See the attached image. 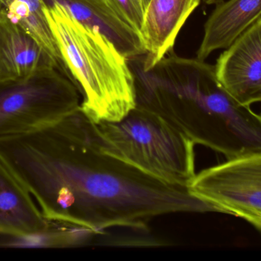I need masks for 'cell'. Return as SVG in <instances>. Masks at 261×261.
I'll return each instance as SVG.
<instances>
[{
    "label": "cell",
    "instance_id": "3957f363",
    "mask_svg": "<svg viewBox=\"0 0 261 261\" xmlns=\"http://www.w3.org/2000/svg\"><path fill=\"white\" fill-rule=\"evenodd\" d=\"M96 124L104 153L167 185L187 188L196 176V144L159 112L137 104L120 121Z\"/></svg>",
    "mask_w": 261,
    "mask_h": 261
},
{
    "label": "cell",
    "instance_id": "6da1fadb",
    "mask_svg": "<svg viewBox=\"0 0 261 261\" xmlns=\"http://www.w3.org/2000/svg\"><path fill=\"white\" fill-rule=\"evenodd\" d=\"M0 156L47 221L97 234L115 228L148 234L159 216L218 212L188 188L104 153L97 124L81 107L47 127L0 139Z\"/></svg>",
    "mask_w": 261,
    "mask_h": 261
},
{
    "label": "cell",
    "instance_id": "52a82bcc",
    "mask_svg": "<svg viewBox=\"0 0 261 261\" xmlns=\"http://www.w3.org/2000/svg\"><path fill=\"white\" fill-rule=\"evenodd\" d=\"M55 225L43 216L29 190L0 156V236L38 237Z\"/></svg>",
    "mask_w": 261,
    "mask_h": 261
},
{
    "label": "cell",
    "instance_id": "9a60e30c",
    "mask_svg": "<svg viewBox=\"0 0 261 261\" xmlns=\"http://www.w3.org/2000/svg\"><path fill=\"white\" fill-rule=\"evenodd\" d=\"M6 0H0V9L6 8Z\"/></svg>",
    "mask_w": 261,
    "mask_h": 261
},
{
    "label": "cell",
    "instance_id": "8fae6325",
    "mask_svg": "<svg viewBox=\"0 0 261 261\" xmlns=\"http://www.w3.org/2000/svg\"><path fill=\"white\" fill-rule=\"evenodd\" d=\"M261 16V0H228L216 5L204 26L197 58L205 61L213 52L226 49Z\"/></svg>",
    "mask_w": 261,
    "mask_h": 261
},
{
    "label": "cell",
    "instance_id": "4fadbf2b",
    "mask_svg": "<svg viewBox=\"0 0 261 261\" xmlns=\"http://www.w3.org/2000/svg\"><path fill=\"white\" fill-rule=\"evenodd\" d=\"M115 13L128 26L141 35L144 21V9L142 0H105Z\"/></svg>",
    "mask_w": 261,
    "mask_h": 261
},
{
    "label": "cell",
    "instance_id": "2e32d148",
    "mask_svg": "<svg viewBox=\"0 0 261 261\" xmlns=\"http://www.w3.org/2000/svg\"><path fill=\"white\" fill-rule=\"evenodd\" d=\"M149 2L150 0H142L143 5H144V9H146V7H147V5H148Z\"/></svg>",
    "mask_w": 261,
    "mask_h": 261
},
{
    "label": "cell",
    "instance_id": "8992f818",
    "mask_svg": "<svg viewBox=\"0 0 261 261\" xmlns=\"http://www.w3.org/2000/svg\"><path fill=\"white\" fill-rule=\"evenodd\" d=\"M216 76L239 103L261 102V16L242 32L221 54Z\"/></svg>",
    "mask_w": 261,
    "mask_h": 261
},
{
    "label": "cell",
    "instance_id": "277c9868",
    "mask_svg": "<svg viewBox=\"0 0 261 261\" xmlns=\"http://www.w3.org/2000/svg\"><path fill=\"white\" fill-rule=\"evenodd\" d=\"M80 106L77 87L55 67L0 81V139L47 127Z\"/></svg>",
    "mask_w": 261,
    "mask_h": 261
},
{
    "label": "cell",
    "instance_id": "7c38bea8",
    "mask_svg": "<svg viewBox=\"0 0 261 261\" xmlns=\"http://www.w3.org/2000/svg\"><path fill=\"white\" fill-rule=\"evenodd\" d=\"M44 0H6V9L12 21L33 35L58 64L60 70L68 76L61 52L44 15Z\"/></svg>",
    "mask_w": 261,
    "mask_h": 261
},
{
    "label": "cell",
    "instance_id": "5b68a950",
    "mask_svg": "<svg viewBox=\"0 0 261 261\" xmlns=\"http://www.w3.org/2000/svg\"><path fill=\"white\" fill-rule=\"evenodd\" d=\"M187 188L219 212L242 218L261 231V152L205 169Z\"/></svg>",
    "mask_w": 261,
    "mask_h": 261
},
{
    "label": "cell",
    "instance_id": "ba28073f",
    "mask_svg": "<svg viewBox=\"0 0 261 261\" xmlns=\"http://www.w3.org/2000/svg\"><path fill=\"white\" fill-rule=\"evenodd\" d=\"M202 0H150L141 30L146 54L139 57L148 70L173 50L175 41L187 18Z\"/></svg>",
    "mask_w": 261,
    "mask_h": 261
},
{
    "label": "cell",
    "instance_id": "5bb4252c",
    "mask_svg": "<svg viewBox=\"0 0 261 261\" xmlns=\"http://www.w3.org/2000/svg\"><path fill=\"white\" fill-rule=\"evenodd\" d=\"M207 5H218L222 3L225 0H202Z\"/></svg>",
    "mask_w": 261,
    "mask_h": 261
},
{
    "label": "cell",
    "instance_id": "30bf717a",
    "mask_svg": "<svg viewBox=\"0 0 261 261\" xmlns=\"http://www.w3.org/2000/svg\"><path fill=\"white\" fill-rule=\"evenodd\" d=\"M64 6L80 22L108 38L128 60L146 54L141 35L124 22L105 0H44Z\"/></svg>",
    "mask_w": 261,
    "mask_h": 261
},
{
    "label": "cell",
    "instance_id": "7a4b0ae2",
    "mask_svg": "<svg viewBox=\"0 0 261 261\" xmlns=\"http://www.w3.org/2000/svg\"><path fill=\"white\" fill-rule=\"evenodd\" d=\"M44 15L64 64L90 120L118 122L136 107L135 75L128 60L99 30L76 19L64 6L46 4Z\"/></svg>",
    "mask_w": 261,
    "mask_h": 261
},
{
    "label": "cell",
    "instance_id": "9c48e42d",
    "mask_svg": "<svg viewBox=\"0 0 261 261\" xmlns=\"http://www.w3.org/2000/svg\"><path fill=\"white\" fill-rule=\"evenodd\" d=\"M50 67L60 70L33 35L12 21L6 8L0 9V81L25 78Z\"/></svg>",
    "mask_w": 261,
    "mask_h": 261
}]
</instances>
